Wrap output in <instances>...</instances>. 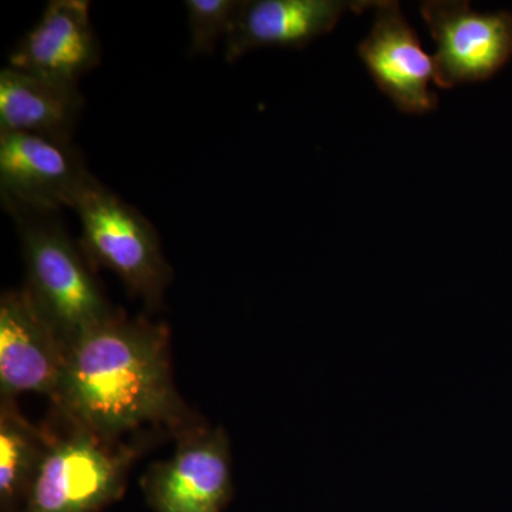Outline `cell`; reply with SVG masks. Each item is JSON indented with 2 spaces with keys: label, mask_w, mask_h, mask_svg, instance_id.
I'll return each instance as SVG.
<instances>
[{
  "label": "cell",
  "mask_w": 512,
  "mask_h": 512,
  "mask_svg": "<svg viewBox=\"0 0 512 512\" xmlns=\"http://www.w3.org/2000/svg\"><path fill=\"white\" fill-rule=\"evenodd\" d=\"M66 421V420H64ZM49 444L22 512H100L120 500L140 448L69 423Z\"/></svg>",
  "instance_id": "277c9868"
},
{
  "label": "cell",
  "mask_w": 512,
  "mask_h": 512,
  "mask_svg": "<svg viewBox=\"0 0 512 512\" xmlns=\"http://www.w3.org/2000/svg\"><path fill=\"white\" fill-rule=\"evenodd\" d=\"M73 211L82 227L80 248L93 268L100 266L119 276L127 291L141 299L148 311L161 308L173 269L154 225L94 175Z\"/></svg>",
  "instance_id": "3957f363"
},
{
  "label": "cell",
  "mask_w": 512,
  "mask_h": 512,
  "mask_svg": "<svg viewBox=\"0 0 512 512\" xmlns=\"http://www.w3.org/2000/svg\"><path fill=\"white\" fill-rule=\"evenodd\" d=\"M49 444V431L30 424L16 400H0V512H22Z\"/></svg>",
  "instance_id": "4fadbf2b"
},
{
  "label": "cell",
  "mask_w": 512,
  "mask_h": 512,
  "mask_svg": "<svg viewBox=\"0 0 512 512\" xmlns=\"http://www.w3.org/2000/svg\"><path fill=\"white\" fill-rule=\"evenodd\" d=\"M67 345L25 286L0 298V400L46 394L53 400Z\"/></svg>",
  "instance_id": "ba28073f"
},
{
  "label": "cell",
  "mask_w": 512,
  "mask_h": 512,
  "mask_svg": "<svg viewBox=\"0 0 512 512\" xmlns=\"http://www.w3.org/2000/svg\"><path fill=\"white\" fill-rule=\"evenodd\" d=\"M92 177L73 141L0 133V197L10 215L73 210Z\"/></svg>",
  "instance_id": "5b68a950"
},
{
  "label": "cell",
  "mask_w": 512,
  "mask_h": 512,
  "mask_svg": "<svg viewBox=\"0 0 512 512\" xmlns=\"http://www.w3.org/2000/svg\"><path fill=\"white\" fill-rule=\"evenodd\" d=\"M26 291L67 346L119 315L100 288L94 268L64 227L60 212H18Z\"/></svg>",
  "instance_id": "7a4b0ae2"
},
{
  "label": "cell",
  "mask_w": 512,
  "mask_h": 512,
  "mask_svg": "<svg viewBox=\"0 0 512 512\" xmlns=\"http://www.w3.org/2000/svg\"><path fill=\"white\" fill-rule=\"evenodd\" d=\"M175 437L173 456L141 480L147 504L156 512H221L234 494L227 433L194 424Z\"/></svg>",
  "instance_id": "52a82bcc"
},
{
  "label": "cell",
  "mask_w": 512,
  "mask_h": 512,
  "mask_svg": "<svg viewBox=\"0 0 512 512\" xmlns=\"http://www.w3.org/2000/svg\"><path fill=\"white\" fill-rule=\"evenodd\" d=\"M375 0H242L225 39V60L237 62L262 47L303 49L328 35L348 13H365Z\"/></svg>",
  "instance_id": "30bf717a"
},
{
  "label": "cell",
  "mask_w": 512,
  "mask_h": 512,
  "mask_svg": "<svg viewBox=\"0 0 512 512\" xmlns=\"http://www.w3.org/2000/svg\"><path fill=\"white\" fill-rule=\"evenodd\" d=\"M84 106L79 86L10 66L0 72V133L73 141Z\"/></svg>",
  "instance_id": "7c38bea8"
},
{
  "label": "cell",
  "mask_w": 512,
  "mask_h": 512,
  "mask_svg": "<svg viewBox=\"0 0 512 512\" xmlns=\"http://www.w3.org/2000/svg\"><path fill=\"white\" fill-rule=\"evenodd\" d=\"M421 18L436 43L434 83L441 89L491 79L512 57V13H480L468 2L427 0Z\"/></svg>",
  "instance_id": "8992f818"
},
{
  "label": "cell",
  "mask_w": 512,
  "mask_h": 512,
  "mask_svg": "<svg viewBox=\"0 0 512 512\" xmlns=\"http://www.w3.org/2000/svg\"><path fill=\"white\" fill-rule=\"evenodd\" d=\"M373 10L372 29L357 46V53L377 89L402 113L416 116L436 110L439 96L430 89L433 56L424 52L400 3L376 0Z\"/></svg>",
  "instance_id": "9c48e42d"
},
{
  "label": "cell",
  "mask_w": 512,
  "mask_h": 512,
  "mask_svg": "<svg viewBox=\"0 0 512 512\" xmlns=\"http://www.w3.org/2000/svg\"><path fill=\"white\" fill-rule=\"evenodd\" d=\"M242 0H187L190 55L214 53L222 39H227L241 8Z\"/></svg>",
  "instance_id": "5bb4252c"
},
{
  "label": "cell",
  "mask_w": 512,
  "mask_h": 512,
  "mask_svg": "<svg viewBox=\"0 0 512 512\" xmlns=\"http://www.w3.org/2000/svg\"><path fill=\"white\" fill-rule=\"evenodd\" d=\"M53 403L64 420L109 441L147 424L174 434L197 424L175 390L167 326L121 312L67 346Z\"/></svg>",
  "instance_id": "6da1fadb"
},
{
  "label": "cell",
  "mask_w": 512,
  "mask_h": 512,
  "mask_svg": "<svg viewBox=\"0 0 512 512\" xmlns=\"http://www.w3.org/2000/svg\"><path fill=\"white\" fill-rule=\"evenodd\" d=\"M100 59L89 0H52L10 53L8 66L79 86L84 74L99 66Z\"/></svg>",
  "instance_id": "8fae6325"
}]
</instances>
